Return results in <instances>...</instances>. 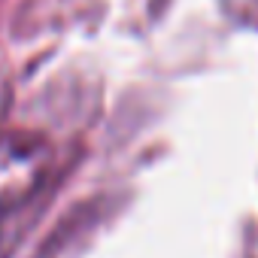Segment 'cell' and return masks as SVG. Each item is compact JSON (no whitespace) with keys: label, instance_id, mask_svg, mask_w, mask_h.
Wrapping results in <instances>:
<instances>
[{"label":"cell","instance_id":"obj_1","mask_svg":"<svg viewBox=\"0 0 258 258\" xmlns=\"http://www.w3.org/2000/svg\"><path fill=\"white\" fill-rule=\"evenodd\" d=\"M52 146L34 131L0 134V219L22 210L46 182Z\"/></svg>","mask_w":258,"mask_h":258},{"label":"cell","instance_id":"obj_2","mask_svg":"<svg viewBox=\"0 0 258 258\" xmlns=\"http://www.w3.org/2000/svg\"><path fill=\"white\" fill-rule=\"evenodd\" d=\"M0 237H4V219H0Z\"/></svg>","mask_w":258,"mask_h":258}]
</instances>
